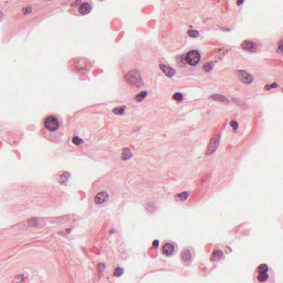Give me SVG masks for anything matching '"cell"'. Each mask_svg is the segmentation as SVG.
<instances>
[{"instance_id":"obj_1","label":"cell","mask_w":283,"mask_h":283,"mask_svg":"<svg viewBox=\"0 0 283 283\" xmlns=\"http://www.w3.org/2000/svg\"><path fill=\"white\" fill-rule=\"evenodd\" d=\"M63 126L62 120L59 115L54 113L48 114L42 120L39 135L52 143H59L63 134Z\"/></svg>"},{"instance_id":"obj_2","label":"cell","mask_w":283,"mask_h":283,"mask_svg":"<svg viewBox=\"0 0 283 283\" xmlns=\"http://www.w3.org/2000/svg\"><path fill=\"white\" fill-rule=\"evenodd\" d=\"M252 279L255 283H275V273L271 267L265 263H262L255 268Z\"/></svg>"},{"instance_id":"obj_3","label":"cell","mask_w":283,"mask_h":283,"mask_svg":"<svg viewBox=\"0 0 283 283\" xmlns=\"http://www.w3.org/2000/svg\"><path fill=\"white\" fill-rule=\"evenodd\" d=\"M195 256V249L191 246L184 247L179 254L181 263L184 266H190L194 261Z\"/></svg>"},{"instance_id":"obj_4","label":"cell","mask_w":283,"mask_h":283,"mask_svg":"<svg viewBox=\"0 0 283 283\" xmlns=\"http://www.w3.org/2000/svg\"><path fill=\"white\" fill-rule=\"evenodd\" d=\"M126 80L131 86L139 88L143 85V81L141 73L137 70H132L126 75Z\"/></svg>"},{"instance_id":"obj_5","label":"cell","mask_w":283,"mask_h":283,"mask_svg":"<svg viewBox=\"0 0 283 283\" xmlns=\"http://www.w3.org/2000/svg\"><path fill=\"white\" fill-rule=\"evenodd\" d=\"M178 251L177 244L173 241H167L163 243L161 248V251L166 257L173 256Z\"/></svg>"},{"instance_id":"obj_6","label":"cell","mask_w":283,"mask_h":283,"mask_svg":"<svg viewBox=\"0 0 283 283\" xmlns=\"http://www.w3.org/2000/svg\"><path fill=\"white\" fill-rule=\"evenodd\" d=\"M200 55L196 50H191L187 54L186 60L188 64L191 66H196L200 60Z\"/></svg>"},{"instance_id":"obj_7","label":"cell","mask_w":283,"mask_h":283,"mask_svg":"<svg viewBox=\"0 0 283 283\" xmlns=\"http://www.w3.org/2000/svg\"><path fill=\"white\" fill-rule=\"evenodd\" d=\"M220 137V135H215L212 137L206 152V154L207 156H211L216 151L219 145Z\"/></svg>"},{"instance_id":"obj_8","label":"cell","mask_w":283,"mask_h":283,"mask_svg":"<svg viewBox=\"0 0 283 283\" xmlns=\"http://www.w3.org/2000/svg\"><path fill=\"white\" fill-rule=\"evenodd\" d=\"M236 74L237 75L239 80L245 84H251L254 80V78L253 77V76L245 71H236Z\"/></svg>"},{"instance_id":"obj_9","label":"cell","mask_w":283,"mask_h":283,"mask_svg":"<svg viewBox=\"0 0 283 283\" xmlns=\"http://www.w3.org/2000/svg\"><path fill=\"white\" fill-rule=\"evenodd\" d=\"M90 64L88 60L84 58H77L73 61L74 70L76 71H80L86 70L88 64Z\"/></svg>"},{"instance_id":"obj_10","label":"cell","mask_w":283,"mask_h":283,"mask_svg":"<svg viewBox=\"0 0 283 283\" xmlns=\"http://www.w3.org/2000/svg\"><path fill=\"white\" fill-rule=\"evenodd\" d=\"M91 10H92V7H91V4L87 2H85L80 4L78 9L79 13L82 15L88 14Z\"/></svg>"},{"instance_id":"obj_11","label":"cell","mask_w":283,"mask_h":283,"mask_svg":"<svg viewBox=\"0 0 283 283\" xmlns=\"http://www.w3.org/2000/svg\"><path fill=\"white\" fill-rule=\"evenodd\" d=\"M241 46L243 49L247 50L249 52H255L256 50L257 49V44L255 42H252L251 40H245L244 42L242 43Z\"/></svg>"},{"instance_id":"obj_12","label":"cell","mask_w":283,"mask_h":283,"mask_svg":"<svg viewBox=\"0 0 283 283\" xmlns=\"http://www.w3.org/2000/svg\"><path fill=\"white\" fill-rule=\"evenodd\" d=\"M109 198V195L105 191H102L96 195L94 201L97 205H101L107 201Z\"/></svg>"},{"instance_id":"obj_13","label":"cell","mask_w":283,"mask_h":283,"mask_svg":"<svg viewBox=\"0 0 283 283\" xmlns=\"http://www.w3.org/2000/svg\"><path fill=\"white\" fill-rule=\"evenodd\" d=\"M159 67L161 69V70L163 71V73L169 78L172 77L176 73V71L173 68L167 67L163 64H160Z\"/></svg>"},{"instance_id":"obj_14","label":"cell","mask_w":283,"mask_h":283,"mask_svg":"<svg viewBox=\"0 0 283 283\" xmlns=\"http://www.w3.org/2000/svg\"><path fill=\"white\" fill-rule=\"evenodd\" d=\"M210 98L212 99L213 100L217 101H219V102H222V103H230L229 100L227 99L225 96L222 95H219V94L212 95L210 96Z\"/></svg>"},{"instance_id":"obj_15","label":"cell","mask_w":283,"mask_h":283,"mask_svg":"<svg viewBox=\"0 0 283 283\" xmlns=\"http://www.w3.org/2000/svg\"><path fill=\"white\" fill-rule=\"evenodd\" d=\"M189 196V193L186 191H184L181 193L177 194L175 196V199L177 201H185Z\"/></svg>"},{"instance_id":"obj_16","label":"cell","mask_w":283,"mask_h":283,"mask_svg":"<svg viewBox=\"0 0 283 283\" xmlns=\"http://www.w3.org/2000/svg\"><path fill=\"white\" fill-rule=\"evenodd\" d=\"M147 95H148V92L145 91H142L141 92L138 93L137 95L135 96V101L139 102V103L141 102L143 100L145 99V98L147 97Z\"/></svg>"},{"instance_id":"obj_17","label":"cell","mask_w":283,"mask_h":283,"mask_svg":"<svg viewBox=\"0 0 283 283\" xmlns=\"http://www.w3.org/2000/svg\"><path fill=\"white\" fill-rule=\"evenodd\" d=\"M132 157V153L129 149L126 148L124 149L122 154V158L124 160H128V159L131 158Z\"/></svg>"},{"instance_id":"obj_18","label":"cell","mask_w":283,"mask_h":283,"mask_svg":"<svg viewBox=\"0 0 283 283\" xmlns=\"http://www.w3.org/2000/svg\"><path fill=\"white\" fill-rule=\"evenodd\" d=\"M39 223V221L38 219L33 218L29 219L28 221V225L31 227L38 226Z\"/></svg>"},{"instance_id":"obj_19","label":"cell","mask_w":283,"mask_h":283,"mask_svg":"<svg viewBox=\"0 0 283 283\" xmlns=\"http://www.w3.org/2000/svg\"><path fill=\"white\" fill-rule=\"evenodd\" d=\"M112 111H113V113L116 114V115H121L124 112V109L122 107H117V108L113 109Z\"/></svg>"},{"instance_id":"obj_20","label":"cell","mask_w":283,"mask_h":283,"mask_svg":"<svg viewBox=\"0 0 283 283\" xmlns=\"http://www.w3.org/2000/svg\"><path fill=\"white\" fill-rule=\"evenodd\" d=\"M188 34L190 37L192 38H198L199 35V33L197 31L194 30H190L188 32Z\"/></svg>"},{"instance_id":"obj_21","label":"cell","mask_w":283,"mask_h":283,"mask_svg":"<svg viewBox=\"0 0 283 283\" xmlns=\"http://www.w3.org/2000/svg\"><path fill=\"white\" fill-rule=\"evenodd\" d=\"M173 99L174 100H175L176 101L180 102V101H181L183 100V95H182L181 93H179V92L175 93V94L174 95Z\"/></svg>"},{"instance_id":"obj_22","label":"cell","mask_w":283,"mask_h":283,"mask_svg":"<svg viewBox=\"0 0 283 283\" xmlns=\"http://www.w3.org/2000/svg\"><path fill=\"white\" fill-rule=\"evenodd\" d=\"M73 142L74 144L75 145H79L82 143V140L81 138L78 137H75L73 139Z\"/></svg>"},{"instance_id":"obj_23","label":"cell","mask_w":283,"mask_h":283,"mask_svg":"<svg viewBox=\"0 0 283 283\" xmlns=\"http://www.w3.org/2000/svg\"><path fill=\"white\" fill-rule=\"evenodd\" d=\"M123 273H124L123 269L121 268L120 267H117L114 272V276H120L123 274Z\"/></svg>"},{"instance_id":"obj_24","label":"cell","mask_w":283,"mask_h":283,"mask_svg":"<svg viewBox=\"0 0 283 283\" xmlns=\"http://www.w3.org/2000/svg\"><path fill=\"white\" fill-rule=\"evenodd\" d=\"M22 11L25 15H27L31 13L32 11V8L31 6L29 7H25L22 9Z\"/></svg>"},{"instance_id":"obj_25","label":"cell","mask_w":283,"mask_h":283,"mask_svg":"<svg viewBox=\"0 0 283 283\" xmlns=\"http://www.w3.org/2000/svg\"><path fill=\"white\" fill-rule=\"evenodd\" d=\"M203 69L206 71H210L212 69V64L210 63H207L205 64V65L203 66Z\"/></svg>"},{"instance_id":"obj_26","label":"cell","mask_w":283,"mask_h":283,"mask_svg":"<svg viewBox=\"0 0 283 283\" xmlns=\"http://www.w3.org/2000/svg\"><path fill=\"white\" fill-rule=\"evenodd\" d=\"M230 125L233 127L234 130H236L238 128V124L235 121H232L230 124Z\"/></svg>"},{"instance_id":"obj_27","label":"cell","mask_w":283,"mask_h":283,"mask_svg":"<svg viewBox=\"0 0 283 283\" xmlns=\"http://www.w3.org/2000/svg\"><path fill=\"white\" fill-rule=\"evenodd\" d=\"M277 87V84L274 83V84H273L272 85H267L265 86V88L266 90H269L270 89H271L272 88H276Z\"/></svg>"},{"instance_id":"obj_28","label":"cell","mask_w":283,"mask_h":283,"mask_svg":"<svg viewBox=\"0 0 283 283\" xmlns=\"http://www.w3.org/2000/svg\"><path fill=\"white\" fill-rule=\"evenodd\" d=\"M4 12L2 11H0V21H1L3 18H4Z\"/></svg>"},{"instance_id":"obj_29","label":"cell","mask_w":283,"mask_h":283,"mask_svg":"<svg viewBox=\"0 0 283 283\" xmlns=\"http://www.w3.org/2000/svg\"><path fill=\"white\" fill-rule=\"evenodd\" d=\"M244 2V0H238L237 4L238 5H241Z\"/></svg>"}]
</instances>
